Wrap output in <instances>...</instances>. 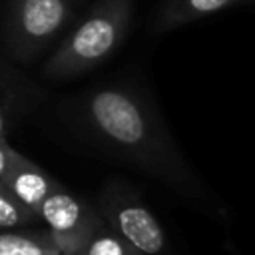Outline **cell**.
I'll return each mask as SVG.
<instances>
[{
  "instance_id": "1",
  "label": "cell",
  "mask_w": 255,
  "mask_h": 255,
  "mask_svg": "<svg viewBox=\"0 0 255 255\" xmlns=\"http://www.w3.org/2000/svg\"><path fill=\"white\" fill-rule=\"evenodd\" d=\"M66 116L108 153L133 163L179 193H203L157 108L139 88L126 82L96 86L72 98Z\"/></svg>"
},
{
  "instance_id": "2",
  "label": "cell",
  "mask_w": 255,
  "mask_h": 255,
  "mask_svg": "<svg viewBox=\"0 0 255 255\" xmlns=\"http://www.w3.org/2000/svg\"><path fill=\"white\" fill-rule=\"evenodd\" d=\"M131 18L133 0H98L58 42L42 66V76L64 82L94 70L122 46L131 28Z\"/></svg>"
},
{
  "instance_id": "3",
  "label": "cell",
  "mask_w": 255,
  "mask_h": 255,
  "mask_svg": "<svg viewBox=\"0 0 255 255\" xmlns=\"http://www.w3.org/2000/svg\"><path fill=\"white\" fill-rule=\"evenodd\" d=\"M74 20V0H6L2 46L16 64L36 62Z\"/></svg>"
},
{
  "instance_id": "4",
  "label": "cell",
  "mask_w": 255,
  "mask_h": 255,
  "mask_svg": "<svg viewBox=\"0 0 255 255\" xmlns=\"http://www.w3.org/2000/svg\"><path fill=\"white\" fill-rule=\"evenodd\" d=\"M98 211L106 223L116 229L126 241H129L143 255H169L167 237L143 205V201L124 183L108 181L98 199Z\"/></svg>"
},
{
  "instance_id": "5",
  "label": "cell",
  "mask_w": 255,
  "mask_h": 255,
  "mask_svg": "<svg viewBox=\"0 0 255 255\" xmlns=\"http://www.w3.org/2000/svg\"><path fill=\"white\" fill-rule=\"evenodd\" d=\"M38 215L52 233L78 245L80 249L106 223L98 207H90L84 199H78L64 187H58L46 197Z\"/></svg>"
},
{
  "instance_id": "6",
  "label": "cell",
  "mask_w": 255,
  "mask_h": 255,
  "mask_svg": "<svg viewBox=\"0 0 255 255\" xmlns=\"http://www.w3.org/2000/svg\"><path fill=\"white\" fill-rule=\"evenodd\" d=\"M44 98V88L20 72L6 52H0V137L16 129Z\"/></svg>"
},
{
  "instance_id": "7",
  "label": "cell",
  "mask_w": 255,
  "mask_h": 255,
  "mask_svg": "<svg viewBox=\"0 0 255 255\" xmlns=\"http://www.w3.org/2000/svg\"><path fill=\"white\" fill-rule=\"evenodd\" d=\"M2 183L22 205L32 209L34 213L40 211V205L46 201L48 195L62 187L52 175H48L42 167H38L32 159L24 155L10 167Z\"/></svg>"
},
{
  "instance_id": "8",
  "label": "cell",
  "mask_w": 255,
  "mask_h": 255,
  "mask_svg": "<svg viewBox=\"0 0 255 255\" xmlns=\"http://www.w3.org/2000/svg\"><path fill=\"white\" fill-rule=\"evenodd\" d=\"M80 247L44 231H0V255H80Z\"/></svg>"
},
{
  "instance_id": "9",
  "label": "cell",
  "mask_w": 255,
  "mask_h": 255,
  "mask_svg": "<svg viewBox=\"0 0 255 255\" xmlns=\"http://www.w3.org/2000/svg\"><path fill=\"white\" fill-rule=\"evenodd\" d=\"M243 0H163L153 18V32H169L227 10Z\"/></svg>"
},
{
  "instance_id": "10",
  "label": "cell",
  "mask_w": 255,
  "mask_h": 255,
  "mask_svg": "<svg viewBox=\"0 0 255 255\" xmlns=\"http://www.w3.org/2000/svg\"><path fill=\"white\" fill-rule=\"evenodd\" d=\"M80 255H143L116 229L104 223L82 247Z\"/></svg>"
},
{
  "instance_id": "11",
  "label": "cell",
  "mask_w": 255,
  "mask_h": 255,
  "mask_svg": "<svg viewBox=\"0 0 255 255\" xmlns=\"http://www.w3.org/2000/svg\"><path fill=\"white\" fill-rule=\"evenodd\" d=\"M40 219L38 213L22 205L0 181V231H12L18 227H28Z\"/></svg>"
},
{
  "instance_id": "12",
  "label": "cell",
  "mask_w": 255,
  "mask_h": 255,
  "mask_svg": "<svg viewBox=\"0 0 255 255\" xmlns=\"http://www.w3.org/2000/svg\"><path fill=\"white\" fill-rule=\"evenodd\" d=\"M22 157V153H18L16 149L10 147V143L6 141V137H0V181L4 179V175L10 171V167Z\"/></svg>"
}]
</instances>
